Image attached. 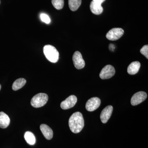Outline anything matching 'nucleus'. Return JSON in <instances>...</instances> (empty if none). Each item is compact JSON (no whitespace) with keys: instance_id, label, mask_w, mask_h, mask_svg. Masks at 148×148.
<instances>
[{"instance_id":"nucleus-7","label":"nucleus","mask_w":148,"mask_h":148,"mask_svg":"<svg viewBox=\"0 0 148 148\" xmlns=\"http://www.w3.org/2000/svg\"><path fill=\"white\" fill-rule=\"evenodd\" d=\"M73 60L74 66L77 69L79 70L84 68L85 63L81 53L79 51H76L74 53Z\"/></svg>"},{"instance_id":"nucleus-10","label":"nucleus","mask_w":148,"mask_h":148,"mask_svg":"<svg viewBox=\"0 0 148 148\" xmlns=\"http://www.w3.org/2000/svg\"><path fill=\"white\" fill-rule=\"evenodd\" d=\"M113 108L112 106H109L106 107L102 111L100 115V118L103 123H106L112 115Z\"/></svg>"},{"instance_id":"nucleus-13","label":"nucleus","mask_w":148,"mask_h":148,"mask_svg":"<svg viewBox=\"0 0 148 148\" xmlns=\"http://www.w3.org/2000/svg\"><path fill=\"white\" fill-rule=\"evenodd\" d=\"M10 123V119L4 112H0V127L6 128Z\"/></svg>"},{"instance_id":"nucleus-2","label":"nucleus","mask_w":148,"mask_h":148,"mask_svg":"<svg viewBox=\"0 0 148 148\" xmlns=\"http://www.w3.org/2000/svg\"><path fill=\"white\" fill-rule=\"evenodd\" d=\"M43 52L47 60L51 62L55 63L58 61L59 53L54 47L51 45L45 46Z\"/></svg>"},{"instance_id":"nucleus-22","label":"nucleus","mask_w":148,"mask_h":148,"mask_svg":"<svg viewBox=\"0 0 148 148\" xmlns=\"http://www.w3.org/2000/svg\"><path fill=\"white\" fill-rule=\"evenodd\" d=\"M1 85L0 84V90H1Z\"/></svg>"},{"instance_id":"nucleus-5","label":"nucleus","mask_w":148,"mask_h":148,"mask_svg":"<svg viewBox=\"0 0 148 148\" xmlns=\"http://www.w3.org/2000/svg\"><path fill=\"white\" fill-rule=\"evenodd\" d=\"M115 73V70L113 66L108 65L102 69L100 73V77L101 79H109L114 76Z\"/></svg>"},{"instance_id":"nucleus-12","label":"nucleus","mask_w":148,"mask_h":148,"mask_svg":"<svg viewBox=\"0 0 148 148\" xmlns=\"http://www.w3.org/2000/svg\"><path fill=\"white\" fill-rule=\"evenodd\" d=\"M141 64L139 61H134L130 64L127 68V72L130 75H134L137 74L140 70Z\"/></svg>"},{"instance_id":"nucleus-6","label":"nucleus","mask_w":148,"mask_h":148,"mask_svg":"<svg viewBox=\"0 0 148 148\" xmlns=\"http://www.w3.org/2000/svg\"><path fill=\"white\" fill-rule=\"evenodd\" d=\"M101 104V101L100 98L97 97H93L86 102V108L88 111L92 112L97 110L100 107Z\"/></svg>"},{"instance_id":"nucleus-8","label":"nucleus","mask_w":148,"mask_h":148,"mask_svg":"<svg viewBox=\"0 0 148 148\" xmlns=\"http://www.w3.org/2000/svg\"><path fill=\"white\" fill-rule=\"evenodd\" d=\"M147 93L144 91L136 92L131 98V105L133 106H137L145 101L147 99Z\"/></svg>"},{"instance_id":"nucleus-3","label":"nucleus","mask_w":148,"mask_h":148,"mask_svg":"<svg viewBox=\"0 0 148 148\" xmlns=\"http://www.w3.org/2000/svg\"><path fill=\"white\" fill-rule=\"evenodd\" d=\"M48 100V96L44 93H39L35 95L32 98L31 105L35 108H39L44 106Z\"/></svg>"},{"instance_id":"nucleus-14","label":"nucleus","mask_w":148,"mask_h":148,"mask_svg":"<svg viewBox=\"0 0 148 148\" xmlns=\"http://www.w3.org/2000/svg\"><path fill=\"white\" fill-rule=\"evenodd\" d=\"M90 8L91 12L94 14L99 15L103 12V9L101 4L94 2L93 1L90 3Z\"/></svg>"},{"instance_id":"nucleus-19","label":"nucleus","mask_w":148,"mask_h":148,"mask_svg":"<svg viewBox=\"0 0 148 148\" xmlns=\"http://www.w3.org/2000/svg\"><path fill=\"white\" fill-rule=\"evenodd\" d=\"M41 19L43 22H45L46 24H49L51 22V19L49 18V16L47 14H45L42 13L40 14Z\"/></svg>"},{"instance_id":"nucleus-17","label":"nucleus","mask_w":148,"mask_h":148,"mask_svg":"<svg viewBox=\"0 0 148 148\" xmlns=\"http://www.w3.org/2000/svg\"><path fill=\"white\" fill-rule=\"evenodd\" d=\"M82 3V0H69V8L72 11H75Z\"/></svg>"},{"instance_id":"nucleus-16","label":"nucleus","mask_w":148,"mask_h":148,"mask_svg":"<svg viewBox=\"0 0 148 148\" xmlns=\"http://www.w3.org/2000/svg\"><path fill=\"white\" fill-rule=\"evenodd\" d=\"M24 137L26 142L29 145H34L36 143V138L32 132H30V131H27L25 132Z\"/></svg>"},{"instance_id":"nucleus-1","label":"nucleus","mask_w":148,"mask_h":148,"mask_svg":"<svg viewBox=\"0 0 148 148\" xmlns=\"http://www.w3.org/2000/svg\"><path fill=\"white\" fill-rule=\"evenodd\" d=\"M84 125V121L82 114L76 112L72 115L69 120V126L70 130L74 133H79Z\"/></svg>"},{"instance_id":"nucleus-4","label":"nucleus","mask_w":148,"mask_h":148,"mask_svg":"<svg viewBox=\"0 0 148 148\" xmlns=\"http://www.w3.org/2000/svg\"><path fill=\"white\" fill-rule=\"evenodd\" d=\"M124 31L121 28H116L111 29L106 34V38L110 40H116L120 38L124 34Z\"/></svg>"},{"instance_id":"nucleus-21","label":"nucleus","mask_w":148,"mask_h":148,"mask_svg":"<svg viewBox=\"0 0 148 148\" xmlns=\"http://www.w3.org/2000/svg\"><path fill=\"white\" fill-rule=\"evenodd\" d=\"M106 0H92L94 2L97 3L101 4L103 2H104Z\"/></svg>"},{"instance_id":"nucleus-9","label":"nucleus","mask_w":148,"mask_h":148,"mask_svg":"<svg viewBox=\"0 0 148 148\" xmlns=\"http://www.w3.org/2000/svg\"><path fill=\"white\" fill-rule=\"evenodd\" d=\"M76 96L74 95H70L65 101L61 102V107L63 110H68L73 108L77 102Z\"/></svg>"},{"instance_id":"nucleus-11","label":"nucleus","mask_w":148,"mask_h":148,"mask_svg":"<svg viewBox=\"0 0 148 148\" xmlns=\"http://www.w3.org/2000/svg\"><path fill=\"white\" fill-rule=\"evenodd\" d=\"M40 129L47 140H50L53 138V130L48 125L45 124H41L40 125Z\"/></svg>"},{"instance_id":"nucleus-18","label":"nucleus","mask_w":148,"mask_h":148,"mask_svg":"<svg viewBox=\"0 0 148 148\" xmlns=\"http://www.w3.org/2000/svg\"><path fill=\"white\" fill-rule=\"evenodd\" d=\"M53 6L56 9L61 10L63 8L64 6V0H52L51 1Z\"/></svg>"},{"instance_id":"nucleus-15","label":"nucleus","mask_w":148,"mask_h":148,"mask_svg":"<svg viewBox=\"0 0 148 148\" xmlns=\"http://www.w3.org/2000/svg\"><path fill=\"white\" fill-rule=\"evenodd\" d=\"M27 82V80L24 78L18 79L14 82L12 88L14 90H17L23 87Z\"/></svg>"},{"instance_id":"nucleus-20","label":"nucleus","mask_w":148,"mask_h":148,"mask_svg":"<svg viewBox=\"0 0 148 148\" xmlns=\"http://www.w3.org/2000/svg\"><path fill=\"white\" fill-rule=\"evenodd\" d=\"M140 53L148 58V45L144 46L140 50Z\"/></svg>"}]
</instances>
